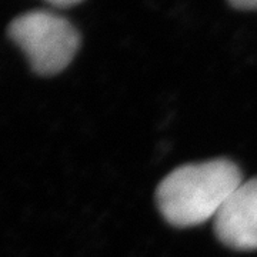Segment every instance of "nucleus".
<instances>
[{"instance_id": "nucleus-2", "label": "nucleus", "mask_w": 257, "mask_h": 257, "mask_svg": "<svg viewBox=\"0 0 257 257\" xmlns=\"http://www.w3.org/2000/svg\"><path fill=\"white\" fill-rule=\"evenodd\" d=\"M9 36L42 76L63 72L80 46L73 25L49 12H30L16 18L10 23Z\"/></svg>"}, {"instance_id": "nucleus-5", "label": "nucleus", "mask_w": 257, "mask_h": 257, "mask_svg": "<svg viewBox=\"0 0 257 257\" xmlns=\"http://www.w3.org/2000/svg\"><path fill=\"white\" fill-rule=\"evenodd\" d=\"M46 2L52 3L53 6H57V8H70V6L80 3L82 0H46Z\"/></svg>"}, {"instance_id": "nucleus-3", "label": "nucleus", "mask_w": 257, "mask_h": 257, "mask_svg": "<svg viewBox=\"0 0 257 257\" xmlns=\"http://www.w3.org/2000/svg\"><path fill=\"white\" fill-rule=\"evenodd\" d=\"M213 220L221 243L234 250H257V179L240 184Z\"/></svg>"}, {"instance_id": "nucleus-4", "label": "nucleus", "mask_w": 257, "mask_h": 257, "mask_svg": "<svg viewBox=\"0 0 257 257\" xmlns=\"http://www.w3.org/2000/svg\"><path fill=\"white\" fill-rule=\"evenodd\" d=\"M229 3L240 10H257V0H229Z\"/></svg>"}, {"instance_id": "nucleus-1", "label": "nucleus", "mask_w": 257, "mask_h": 257, "mask_svg": "<svg viewBox=\"0 0 257 257\" xmlns=\"http://www.w3.org/2000/svg\"><path fill=\"white\" fill-rule=\"evenodd\" d=\"M241 183L240 169L226 159L184 165L162 180L156 202L170 224L193 227L214 219Z\"/></svg>"}]
</instances>
